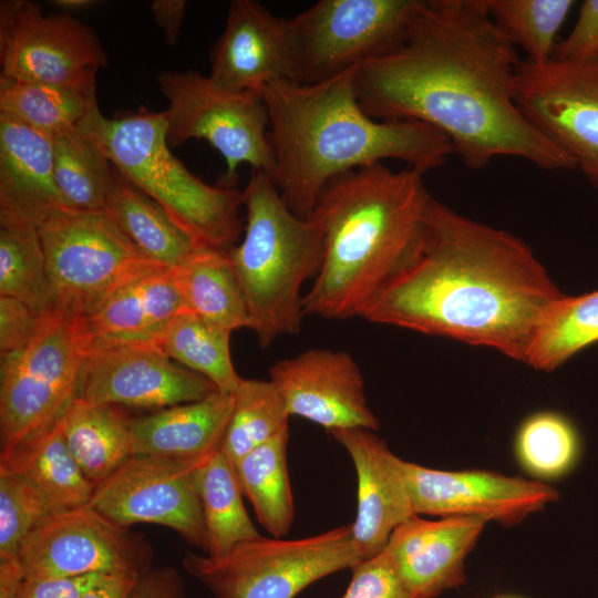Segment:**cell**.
<instances>
[{
	"label": "cell",
	"mask_w": 598,
	"mask_h": 598,
	"mask_svg": "<svg viewBox=\"0 0 598 598\" xmlns=\"http://www.w3.org/2000/svg\"><path fill=\"white\" fill-rule=\"evenodd\" d=\"M519 62L485 0H422L403 44L357 66L355 90L375 120H413L443 133L471 169L499 156L551 172L577 168L516 105Z\"/></svg>",
	"instance_id": "obj_1"
},
{
	"label": "cell",
	"mask_w": 598,
	"mask_h": 598,
	"mask_svg": "<svg viewBox=\"0 0 598 598\" xmlns=\"http://www.w3.org/2000/svg\"><path fill=\"white\" fill-rule=\"evenodd\" d=\"M564 293L520 238L431 198L420 237L360 318L525 362Z\"/></svg>",
	"instance_id": "obj_2"
},
{
	"label": "cell",
	"mask_w": 598,
	"mask_h": 598,
	"mask_svg": "<svg viewBox=\"0 0 598 598\" xmlns=\"http://www.w3.org/2000/svg\"><path fill=\"white\" fill-rule=\"evenodd\" d=\"M355 69L311 84L276 81L259 91L276 161L272 179L300 217L310 216L328 184L342 174L390 158L425 174L454 153L451 141L431 125L367 114Z\"/></svg>",
	"instance_id": "obj_3"
},
{
	"label": "cell",
	"mask_w": 598,
	"mask_h": 598,
	"mask_svg": "<svg viewBox=\"0 0 598 598\" xmlns=\"http://www.w3.org/2000/svg\"><path fill=\"white\" fill-rule=\"evenodd\" d=\"M424 173L383 163L331 181L310 214L323 234V259L305 316L360 317L416 244L432 195Z\"/></svg>",
	"instance_id": "obj_4"
},
{
	"label": "cell",
	"mask_w": 598,
	"mask_h": 598,
	"mask_svg": "<svg viewBox=\"0 0 598 598\" xmlns=\"http://www.w3.org/2000/svg\"><path fill=\"white\" fill-rule=\"evenodd\" d=\"M245 193L244 239L229 251L250 328L261 348L297 334L303 313L302 285L323 259V234L312 217H300L282 200L272 177L252 171Z\"/></svg>",
	"instance_id": "obj_5"
},
{
	"label": "cell",
	"mask_w": 598,
	"mask_h": 598,
	"mask_svg": "<svg viewBox=\"0 0 598 598\" xmlns=\"http://www.w3.org/2000/svg\"><path fill=\"white\" fill-rule=\"evenodd\" d=\"M117 172L155 200L198 247L229 252L243 228L245 193L213 186L169 151L165 111L105 117L99 107L81 123Z\"/></svg>",
	"instance_id": "obj_6"
},
{
	"label": "cell",
	"mask_w": 598,
	"mask_h": 598,
	"mask_svg": "<svg viewBox=\"0 0 598 598\" xmlns=\"http://www.w3.org/2000/svg\"><path fill=\"white\" fill-rule=\"evenodd\" d=\"M89 346L83 317L54 307L24 346L0 357V456L59 417L75 395Z\"/></svg>",
	"instance_id": "obj_7"
},
{
	"label": "cell",
	"mask_w": 598,
	"mask_h": 598,
	"mask_svg": "<svg viewBox=\"0 0 598 598\" xmlns=\"http://www.w3.org/2000/svg\"><path fill=\"white\" fill-rule=\"evenodd\" d=\"M362 560L351 525H346L300 539L261 536L221 557L189 553L183 565L216 598H295L319 579Z\"/></svg>",
	"instance_id": "obj_8"
},
{
	"label": "cell",
	"mask_w": 598,
	"mask_h": 598,
	"mask_svg": "<svg viewBox=\"0 0 598 598\" xmlns=\"http://www.w3.org/2000/svg\"><path fill=\"white\" fill-rule=\"evenodd\" d=\"M54 307L82 317L138 276L147 259L105 213L55 210L38 225Z\"/></svg>",
	"instance_id": "obj_9"
},
{
	"label": "cell",
	"mask_w": 598,
	"mask_h": 598,
	"mask_svg": "<svg viewBox=\"0 0 598 598\" xmlns=\"http://www.w3.org/2000/svg\"><path fill=\"white\" fill-rule=\"evenodd\" d=\"M157 83L168 101V144L207 141L225 159L224 187H234L241 164L274 177L269 118L259 91L221 90L193 70L162 72Z\"/></svg>",
	"instance_id": "obj_10"
},
{
	"label": "cell",
	"mask_w": 598,
	"mask_h": 598,
	"mask_svg": "<svg viewBox=\"0 0 598 598\" xmlns=\"http://www.w3.org/2000/svg\"><path fill=\"white\" fill-rule=\"evenodd\" d=\"M422 0H321L289 19L300 83L334 78L405 41Z\"/></svg>",
	"instance_id": "obj_11"
},
{
	"label": "cell",
	"mask_w": 598,
	"mask_h": 598,
	"mask_svg": "<svg viewBox=\"0 0 598 598\" xmlns=\"http://www.w3.org/2000/svg\"><path fill=\"white\" fill-rule=\"evenodd\" d=\"M107 56L94 31L69 13L45 16L28 0L0 2V75L95 97Z\"/></svg>",
	"instance_id": "obj_12"
},
{
	"label": "cell",
	"mask_w": 598,
	"mask_h": 598,
	"mask_svg": "<svg viewBox=\"0 0 598 598\" xmlns=\"http://www.w3.org/2000/svg\"><path fill=\"white\" fill-rule=\"evenodd\" d=\"M152 548L140 534L111 520L90 503L53 513L24 539L18 555L23 577L142 575Z\"/></svg>",
	"instance_id": "obj_13"
},
{
	"label": "cell",
	"mask_w": 598,
	"mask_h": 598,
	"mask_svg": "<svg viewBox=\"0 0 598 598\" xmlns=\"http://www.w3.org/2000/svg\"><path fill=\"white\" fill-rule=\"evenodd\" d=\"M515 102L526 120L598 187V59L581 63L520 60Z\"/></svg>",
	"instance_id": "obj_14"
},
{
	"label": "cell",
	"mask_w": 598,
	"mask_h": 598,
	"mask_svg": "<svg viewBox=\"0 0 598 598\" xmlns=\"http://www.w3.org/2000/svg\"><path fill=\"white\" fill-rule=\"evenodd\" d=\"M199 462L133 455L94 486L90 504L125 527H168L206 553L207 537L194 478Z\"/></svg>",
	"instance_id": "obj_15"
},
{
	"label": "cell",
	"mask_w": 598,
	"mask_h": 598,
	"mask_svg": "<svg viewBox=\"0 0 598 598\" xmlns=\"http://www.w3.org/2000/svg\"><path fill=\"white\" fill-rule=\"evenodd\" d=\"M219 391L174 363L152 340L90 343L74 398L99 404L165 409Z\"/></svg>",
	"instance_id": "obj_16"
},
{
	"label": "cell",
	"mask_w": 598,
	"mask_h": 598,
	"mask_svg": "<svg viewBox=\"0 0 598 598\" xmlns=\"http://www.w3.org/2000/svg\"><path fill=\"white\" fill-rule=\"evenodd\" d=\"M415 515L481 517L509 526L542 511L558 492L535 480L491 471H443L404 461Z\"/></svg>",
	"instance_id": "obj_17"
},
{
	"label": "cell",
	"mask_w": 598,
	"mask_h": 598,
	"mask_svg": "<svg viewBox=\"0 0 598 598\" xmlns=\"http://www.w3.org/2000/svg\"><path fill=\"white\" fill-rule=\"evenodd\" d=\"M269 375L290 416L309 420L329 433L380 426L365 399L361 370L348 352L307 350L276 361Z\"/></svg>",
	"instance_id": "obj_18"
},
{
	"label": "cell",
	"mask_w": 598,
	"mask_h": 598,
	"mask_svg": "<svg viewBox=\"0 0 598 598\" xmlns=\"http://www.w3.org/2000/svg\"><path fill=\"white\" fill-rule=\"evenodd\" d=\"M208 78L231 92L260 91L276 81L300 83L289 19L274 16L256 0L231 1L212 50Z\"/></svg>",
	"instance_id": "obj_19"
},
{
	"label": "cell",
	"mask_w": 598,
	"mask_h": 598,
	"mask_svg": "<svg viewBox=\"0 0 598 598\" xmlns=\"http://www.w3.org/2000/svg\"><path fill=\"white\" fill-rule=\"evenodd\" d=\"M374 432L363 427L330 432L354 464L358 505L351 532L362 559L380 554L393 530L415 515L404 460L392 453Z\"/></svg>",
	"instance_id": "obj_20"
},
{
	"label": "cell",
	"mask_w": 598,
	"mask_h": 598,
	"mask_svg": "<svg viewBox=\"0 0 598 598\" xmlns=\"http://www.w3.org/2000/svg\"><path fill=\"white\" fill-rule=\"evenodd\" d=\"M481 517L413 515L391 534L384 551L400 579L416 598H435L465 581V559L484 526Z\"/></svg>",
	"instance_id": "obj_21"
},
{
	"label": "cell",
	"mask_w": 598,
	"mask_h": 598,
	"mask_svg": "<svg viewBox=\"0 0 598 598\" xmlns=\"http://www.w3.org/2000/svg\"><path fill=\"white\" fill-rule=\"evenodd\" d=\"M63 208L54 178L52 138L0 112V218L38 225Z\"/></svg>",
	"instance_id": "obj_22"
},
{
	"label": "cell",
	"mask_w": 598,
	"mask_h": 598,
	"mask_svg": "<svg viewBox=\"0 0 598 598\" xmlns=\"http://www.w3.org/2000/svg\"><path fill=\"white\" fill-rule=\"evenodd\" d=\"M233 405V393L216 391L198 401L132 417L133 455L199 462L220 450Z\"/></svg>",
	"instance_id": "obj_23"
},
{
	"label": "cell",
	"mask_w": 598,
	"mask_h": 598,
	"mask_svg": "<svg viewBox=\"0 0 598 598\" xmlns=\"http://www.w3.org/2000/svg\"><path fill=\"white\" fill-rule=\"evenodd\" d=\"M186 311L173 270L159 268L136 277L83 317L90 343L152 340Z\"/></svg>",
	"instance_id": "obj_24"
},
{
	"label": "cell",
	"mask_w": 598,
	"mask_h": 598,
	"mask_svg": "<svg viewBox=\"0 0 598 598\" xmlns=\"http://www.w3.org/2000/svg\"><path fill=\"white\" fill-rule=\"evenodd\" d=\"M60 415L0 456V471L29 483L55 513L90 503L94 489L65 443Z\"/></svg>",
	"instance_id": "obj_25"
},
{
	"label": "cell",
	"mask_w": 598,
	"mask_h": 598,
	"mask_svg": "<svg viewBox=\"0 0 598 598\" xmlns=\"http://www.w3.org/2000/svg\"><path fill=\"white\" fill-rule=\"evenodd\" d=\"M60 417L65 443L93 486L133 456L132 417L121 406L73 398Z\"/></svg>",
	"instance_id": "obj_26"
},
{
	"label": "cell",
	"mask_w": 598,
	"mask_h": 598,
	"mask_svg": "<svg viewBox=\"0 0 598 598\" xmlns=\"http://www.w3.org/2000/svg\"><path fill=\"white\" fill-rule=\"evenodd\" d=\"M105 214L151 261L174 269L197 248L167 213L114 167Z\"/></svg>",
	"instance_id": "obj_27"
},
{
	"label": "cell",
	"mask_w": 598,
	"mask_h": 598,
	"mask_svg": "<svg viewBox=\"0 0 598 598\" xmlns=\"http://www.w3.org/2000/svg\"><path fill=\"white\" fill-rule=\"evenodd\" d=\"M172 270L186 311L231 332L250 328L246 300L229 252L199 247Z\"/></svg>",
	"instance_id": "obj_28"
},
{
	"label": "cell",
	"mask_w": 598,
	"mask_h": 598,
	"mask_svg": "<svg viewBox=\"0 0 598 598\" xmlns=\"http://www.w3.org/2000/svg\"><path fill=\"white\" fill-rule=\"evenodd\" d=\"M209 557H221L240 543L261 537L241 498L235 464L216 451L197 464L194 472Z\"/></svg>",
	"instance_id": "obj_29"
},
{
	"label": "cell",
	"mask_w": 598,
	"mask_h": 598,
	"mask_svg": "<svg viewBox=\"0 0 598 598\" xmlns=\"http://www.w3.org/2000/svg\"><path fill=\"white\" fill-rule=\"evenodd\" d=\"M56 187L66 208L105 213L114 166L81 125L52 137Z\"/></svg>",
	"instance_id": "obj_30"
},
{
	"label": "cell",
	"mask_w": 598,
	"mask_h": 598,
	"mask_svg": "<svg viewBox=\"0 0 598 598\" xmlns=\"http://www.w3.org/2000/svg\"><path fill=\"white\" fill-rule=\"evenodd\" d=\"M231 331L184 311L152 341L173 361L200 374L225 393H234L243 378L230 357Z\"/></svg>",
	"instance_id": "obj_31"
},
{
	"label": "cell",
	"mask_w": 598,
	"mask_h": 598,
	"mask_svg": "<svg viewBox=\"0 0 598 598\" xmlns=\"http://www.w3.org/2000/svg\"><path fill=\"white\" fill-rule=\"evenodd\" d=\"M288 440L289 429L235 464L243 494L259 523L277 538L289 533L295 515L287 468Z\"/></svg>",
	"instance_id": "obj_32"
},
{
	"label": "cell",
	"mask_w": 598,
	"mask_h": 598,
	"mask_svg": "<svg viewBox=\"0 0 598 598\" xmlns=\"http://www.w3.org/2000/svg\"><path fill=\"white\" fill-rule=\"evenodd\" d=\"M0 296L19 299L40 316L54 308L43 246L33 223L0 218Z\"/></svg>",
	"instance_id": "obj_33"
},
{
	"label": "cell",
	"mask_w": 598,
	"mask_h": 598,
	"mask_svg": "<svg viewBox=\"0 0 598 598\" xmlns=\"http://www.w3.org/2000/svg\"><path fill=\"white\" fill-rule=\"evenodd\" d=\"M597 342L598 290L574 297L563 295L538 323L525 362L549 372Z\"/></svg>",
	"instance_id": "obj_34"
},
{
	"label": "cell",
	"mask_w": 598,
	"mask_h": 598,
	"mask_svg": "<svg viewBox=\"0 0 598 598\" xmlns=\"http://www.w3.org/2000/svg\"><path fill=\"white\" fill-rule=\"evenodd\" d=\"M96 107L95 97L75 90L0 75V112L51 138L80 126Z\"/></svg>",
	"instance_id": "obj_35"
},
{
	"label": "cell",
	"mask_w": 598,
	"mask_h": 598,
	"mask_svg": "<svg viewBox=\"0 0 598 598\" xmlns=\"http://www.w3.org/2000/svg\"><path fill=\"white\" fill-rule=\"evenodd\" d=\"M233 395V411L220 451L236 464L288 430L290 415L282 395L270 380L243 379Z\"/></svg>",
	"instance_id": "obj_36"
},
{
	"label": "cell",
	"mask_w": 598,
	"mask_h": 598,
	"mask_svg": "<svg viewBox=\"0 0 598 598\" xmlns=\"http://www.w3.org/2000/svg\"><path fill=\"white\" fill-rule=\"evenodd\" d=\"M514 454L523 471L535 481L558 480L567 475L579 458V434L564 414L538 411L518 426Z\"/></svg>",
	"instance_id": "obj_37"
},
{
	"label": "cell",
	"mask_w": 598,
	"mask_h": 598,
	"mask_svg": "<svg viewBox=\"0 0 598 598\" xmlns=\"http://www.w3.org/2000/svg\"><path fill=\"white\" fill-rule=\"evenodd\" d=\"M571 0H485L496 27L528 61L544 63L553 58L555 40L567 19Z\"/></svg>",
	"instance_id": "obj_38"
},
{
	"label": "cell",
	"mask_w": 598,
	"mask_h": 598,
	"mask_svg": "<svg viewBox=\"0 0 598 598\" xmlns=\"http://www.w3.org/2000/svg\"><path fill=\"white\" fill-rule=\"evenodd\" d=\"M53 513L29 483L0 471V561L18 558L28 535Z\"/></svg>",
	"instance_id": "obj_39"
},
{
	"label": "cell",
	"mask_w": 598,
	"mask_h": 598,
	"mask_svg": "<svg viewBox=\"0 0 598 598\" xmlns=\"http://www.w3.org/2000/svg\"><path fill=\"white\" fill-rule=\"evenodd\" d=\"M109 576L27 578L14 558L0 561V598H80Z\"/></svg>",
	"instance_id": "obj_40"
},
{
	"label": "cell",
	"mask_w": 598,
	"mask_h": 598,
	"mask_svg": "<svg viewBox=\"0 0 598 598\" xmlns=\"http://www.w3.org/2000/svg\"><path fill=\"white\" fill-rule=\"evenodd\" d=\"M342 598H416L400 579L384 550L352 568Z\"/></svg>",
	"instance_id": "obj_41"
},
{
	"label": "cell",
	"mask_w": 598,
	"mask_h": 598,
	"mask_svg": "<svg viewBox=\"0 0 598 598\" xmlns=\"http://www.w3.org/2000/svg\"><path fill=\"white\" fill-rule=\"evenodd\" d=\"M553 59L581 63L598 59V0H585L569 34L556 44Z\"/></svg>",
	"instance_id": "obj_42"
},
{
	"label": "cell",
	"mask_w": 598,
	"mask_h": 598,
	"mask_svg": "<svg viewBox=\"0 0 598 598\" xmlns=\"http://www.w3.org/2000/svg\"><path fill=\"white\" fill-rule=\"evenodd\" d=\"M41 316L19 299L0 296V357L24 346L35 332Z\"/></svg>",
	"instance_id": "obj_43"
},
{
	"label": "cell",
	"mask_w": 598,
	"mask_h": 598,
	"mask_svg": "<svg viewBox=\"0 0 598 598\" xmlns=\"http://www.w3.org/2000/svg\"><path fill=\"white\" fill-rule=\"evenodd\" d=\"M130 598H185V595L177 570L164 567L141 575Z\"/></svg>",
	"instance_id": "obj_44"
},
{
	"label": "cell",
	"mask_w": 598,
	"mask_h": 598,
	"mask_svg": "<svg viewBox=\"0 0 598 598\" xmlns=\"http://www.w3.org/2000/svg\"><path fill=\"white\" fill-rule=\"evenodd\" d=\"M185 8L184 0H155L151 4L154 21L163 30L165 41L171 45L177 41Z\"/></svg>",
	"instance_id": "obj_45"
},
{
	"label": "cell",
	"mask_w": 598,
	"mask_h": 598,
	"mask_svg": "<svg viewBox=\"0 0 598 598\" xmlns=\"http://www.w3.org/2000/svg\"><path fill=\"white\" fill-rule=\"evenodd\" d=\"M140 577L133 574L110 575L80 598H130Z\"/></svg>",
	"instance_id": "obj_46"
},
{
	"label": "cell",
	"mask_w": 598,
	"mask_h": 598,
	"mask_svg": "<svg viewBox=\"0 0 598 598\" xmlns=\"http://www.w3.org/2000/svg\"><path fill=\"white\" fill-rule=\"evenodd\" d=\"M53 3L64 11H75L93 7L97 2L94 0H55Z\"/></svg>",
	"instance_id": "obj_47"
},
{
	"label": "cell",
	"mask_w": 598,
	"mask_h": 598,
	"mask_svg": "<svg viewBox=\"0 0 598 598\" xmlns=\"http://www.w3.org/2000/svg\"><path fill=\"white\" fill-rule=\"evenodd\" d=\"M494 598H518V597H515V596H497V597H494Z\"/></svg>",
	"instance_id": "obj_48"
}]
</instances>
